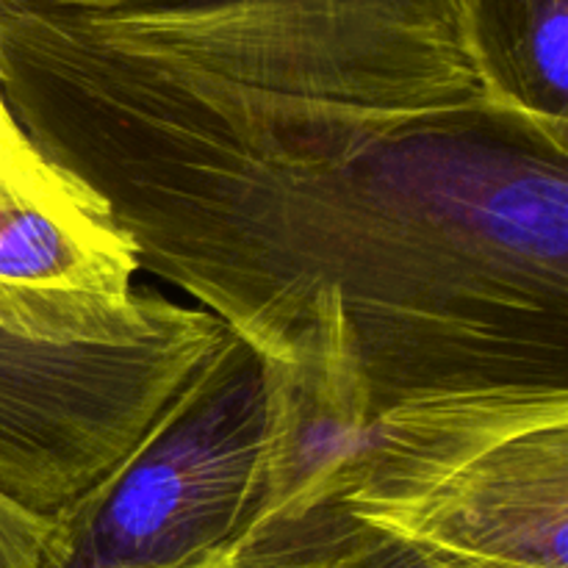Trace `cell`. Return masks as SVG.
I'll list each match as a JSON object with an SVG mask.
<instances>
[{"label": "cell", "mask_w": 568, "mask_h": 568, "mask_svg": "<svg viewBox=\"0 0 568 568\" xmlns=\"http://www.w3.org/2000/svg\"><path fill=\"white\" fill-rule=\"evenodd\" d=\"M0 92L139 266L261 358L338 288L377 410L568 388V131L519 105L261 92L98 48L22 0H0Z\"/></svg>", "instance_id": "6da1fadb"}, {"label": "cell", "mask_w": 568, "mask_h": 568, "mask_svg": "<svg viewBox=\"0 0 568 568\" xmlns=\"http://www.w3.org/2000/svg\"><path fill=\"white\" fill-rule=\"evenodd\" d=\"M44 11L98 48L288 98L381 109L503 98L483 67L469 0H183Z\"/></svg>", "instance_id": "7a4b0ae2"}, {"label": "cell", "mask_w": 568, "mask_h": 568, "mask_svg": "<svg viewBox=\"0 0 568 568\" xmlns=\"http://www.w3.org/2000/svg\"><path fill=\"white\" fill-rule=\"evenodd\" d=\"M344 508L449 568H568V388L514 383L377 410Z\"/></svg>", "instance_id": "3957f363"}, {"label": "cell", "mask_w": 568, "mask_h": 568, "mask_svg": "<svg viewBox=\"0 0 568 568\" xmlns=\"http://www.w3.org/2000/svg\"><path fill=\"white\" fill-rule=\"evenodd\" d=\"M261 358L227 333L164 414L98 483L50 516L39 568H200L255 503Z\"/></svg>", "instance_id": "277c9868"}, {"label": "cell", "mask_w": 568, "mask_h": 568, "mask_svg": "<svg viewBox=\"0 0 568 568\" xmlns=\"http://www.w3.org/2000/svg\"><path fill=\"white\" fill-rule=\"evenodd\" d=\"M227 333L203 308L133 344H53L0 322V494L59 514L136 447Z\"/></svg>", "instance_id": "5b68a950"}, {"label": "cell", "mask_w": 568, "mask_h": 568, "mask_svg": "<svg viewBox=\"0 0 568 568\" xmlns=\"http://www.w3.org/2000/svg\"><path fill=\"white\" fill-rule=\"evenodd\" d=\"M261 392L255 503L236 541L349 516L377 405L338 288L316 292L286 347L261 358Z\"/></svg>", "instance_id": "8992f818"}, {"label": "cell", "mask_w": 568, "mask_h": 568, "mask_svg": "<svg viewBox=\"0 0 568 568\" xmlns=\"http://www.w3.org/2000/svg\"><path fill=\"white\" fill-rule=\"evenodd\" d=\"M469 14L491 87L568 131V0H469Z\"/></svg>", "instance_id": "52a82bcc"}, {"label": "cell", "mask_w": 568, "mask_h": 568, "mask_svg": "<svg viewBox=\"0 0 568 568\" xmlns=\"http://www.w3.org/2000/svg\"><path fill=\"white\" fill-rule=\"evenodd\" d=\"M358 521L353 516L236 541L200 568H327Z\"/></svg>", "instance_id": "ba28073f"}, {"label": "cell", "mask_w": 568, "mask_h": 568, "mask_svg": "<svg viewBox=\"0 0 568 568\" xmlns=\"http://www.w3.org/2000/svg\"><path fill=\"white\" fill-rule=\"evenodd\" d=\"M327 568H449L416 544L375 527L355 525L347 541L336 549Z\"/></svg>", "instance_id": "9c48e42d"}, {"label": "cell", "mask_w": 568, "mask_h": 568, "mask_svg": "<svg viewBox=\"0 0 568 568\" xmlns=\"http://www.w3.org/2000/svg\"><path fill=\"white\" fill-rule=\"evenodd\" d=\"M50 519L31 514L0 494V568H39Z\"/></svg>", "instance_id": "30bf717a"}, {"label": "cell", "mask_w": 568, "mask_h": 568, "mask_svg": "<svg viewBox=\"0 0 568 568\" xmlns=\"http://www.w3.org/2000/svg\"><path fill=\"white\" fill-rule=\"evenodd\" d=\"M33 142L26 136L17 120L11 116L9 105H6L3 92H0V175L14 170L20 161H26L33 153Z\"/></svg>", "instance_id": "8fae6325"}, {"label": "cell", "mask_w": 568, "mask_h": 568, "mask_svg": "<svg viewBox=\"0 0 568 568\" xmlns=\"http://www.w3.org/2000/svg\"><path fill=\"white\" fill-rule=\"evenodd\" d=\"M22 3L42 6V9H61V11H111V9H136V6L183 3V0H22Z\"/></svg>", "instance_id": "7c38bea8"}]
</instances>
